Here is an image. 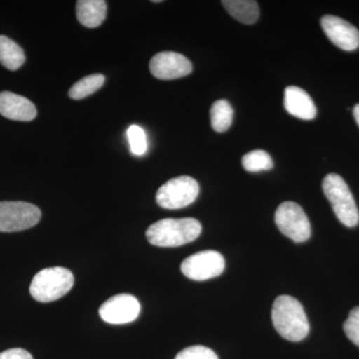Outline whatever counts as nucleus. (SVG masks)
I'll list each match as a JSON object with an SVG mask.
<instances>
[{
  "instance_id": "1",
  "label": "nucleus",
  "mask_w": 359,
  "mask_h": 359,
  "mask_svg": "<svg viewBox=\"0 0 359 359\" xmlns=\"http://www.w3.org/2000/svg\"><path fill=\"white\" fill-rule=\"evenodd\" d=\"M276 332L290 341H301L309 332V323L301 302L290 295L276 297L271 309Z\"/></svg>"
},
{
  "instance_id": "2",
  "label": "nucleus",
  "mask_w": 359,
  "mask_h": 359,
  "mask_svg": "<svg viewBox=\"0 0 359 359\" xmlns=\"http://www.w3.org/2000/svg\"><path fill=\"white\" fill-rule=\"evenodd\" d=\"M201 233L202 226L198 219H163L149 226L146 237L156 247L175 248L193 242Z\"/></svg>"
},
{
  "instance_id": "3",
  "label": "nucleus",
  "mask_w": 359,
  "mask_h": 359,
  "mask_svg": "<svg viewBox=\"0 0 359 359\" xmlns=\"http://www.w3.org/2000/svg\"><path fill=\"white\" fill-rule=\"evenodd\" d=\"M323 190L340 223L347 228L358 226V208L346 181L339 175L328 174L323 179Z\"/></svg>"
},
{
  "instance_id": "4",
  "label": "nucleus",
  "mask_w": 359,
  "mask_h": 359,
  "mask_svg": "<svg viewBox=\"0 0 359 359\" xmlns=\"http://www.w3.org/2000/svg\"><path fill=\"white\" fill-rule=\"evenodd\" d=\"M74 285V276L69 269L54 266L42 269L33 278L30 294L35 301L51 302L65 297Z\"/></svg>"
},
{
  "instance_id": "5",
  "label": "nucleus",
  "mask_w": 359,
  "mask_h": 359,
  "mask_svg": "<svg viewBox=\"0 0 359 359\" xmlns=\"http://www.w3.org/2000/svg\"><path fill=\"white\" fill-rule=\"evenodd\" d=\"M199 193V184L195 179L189 176L177 177L160 187L156 201L164 209H183L193 204Z\"/></svg>"
},
{
  "instance_id": "6",
  "label": "nucleus",
  "mask_w": 359,
  "mask_h": 359,
  "mask_svg": "<svg viewBox=\"0 0 359 359\" xmlns=\"http://www.w3.org/2000/svg\"><path fill=\"white\" fill-rule=\"evenodd\" d=\"M278 230L295 243H304L311 238V226L302 208L294 202H283L275 215Z\"/></svg>"
},
{
  "instance_id": "7",
  "label": "nucleus",
  "mask_w": 359,
  "mask_h": 359,
  "mask_svg": "<svg viewBox=\"0 0 359 359\" xmlns=\"http://www.w3.org/2000/svg\"><path fill=\"white\" fill-rule=\"evenodd\" d=\"M41 211L26 202H0V231L14 233L32 228L39 223Z\"/></svg>"
},
{
  "instance_id": "8",
  "label": "nucleus",
  "mask_w": 359,
  "mask_h": 359,
  "mask_svg": "<svg viewBox=\"0 0 359 359\" xmlns=\"http://www.w3.org/2000/svg\"><path fill=\"white\" fill-rule=\"evenodd\" d=\"M224 266V257L219 252L203 250L184 259L181 271L190 280L203 282L221 275Z\"/></svg>"
},
{
  "instance_id": "9",
  "label": "nucleus",
  "mask_w": 359,
  "mask_h": 359,
  "mask_svg": "<svg viewBox=\"0 0 359 359\" xmlns=\"http://www.w3.org/2000/svg\"><path fill=\"white\" fill-rule=\"evenodd\" d=\"M141 304L133 295L121 294L110 297L99 309V314L110 325H126L138 318Z\"/></svg>"
},
{
  "instance_id": "10",
  "label": "nucleus",
  "mask_w": 359,
  "mask_h": 359,
  "mask_svg": "<svg viewBox=\"0 0 359 359\" xmlns=\"http://www.w3.org/2000/svg\"><path fill=\"white\" fill-rule=\"evenodd\" d=\"M153 76L160 80H173L185 77L193 71L192 63L177 52L164 51L156 54L150 61Z\"/></svg>"
},
{
  "instance_id": "11",
  "label": "nucleus",
  "mask_w": 359,
  "mask_h": 359,
  "mask_svg": "<svg viewBox=\"0 0 359 359\" xmlns=\"http://www.w3.org/2000/svg\"><path fill=\"white\" fill-rule=\"evenodd\" d=\"M321 27L328 39L344 51H354L359 47L358 28L346 20L334 15H325L321 18Z\"/></svg>"
},
{
  "instance_id": "12",
  "label": "nucleus",
  "mask_w": 359,
  "mask_h": 359,
  "mask_svg": "<svg viewBox=\"0 0 359 359\" xmlns=\"http://www.w3.org/2000/svg\"><path fill=\"white\" fill-rule=\"evenodd\" d=\"M0 114L14 121H32L37 115L36 107L25 97L13 92L0 93Z\"/></svg>"
},
{
  "instance_id": "13",
  "label": "nucleus",
  "mask_w": 359,
  "mask_h": 359,
  "mask_svg": "<svg viewBox=\"0 0 359 359\" xmlns=\"http://www.w3.org/2000/svg\"><path fill=\"white\" fill-rule=\"evenodd\" d=\"M285 108L287 113L302 120H313L316 107L311 97L304 89L289 86L285 90Z\"/></svg>"
},
{
  "instance_id": "14",
  "label": "nucleus",
  "mask_w": 359,
  "mask_h": 359,
  "mask_svg": "<svg viewBox=\"0 0 359 359\" xmlns=\"http://www.w3.org/2000/svg\"><path fill=\"white\" fill-rule=\"evenodd\" d=\"M78 21L85 27L100 26L107 15V4L104 0H80L76 4Z\"/></svg>"
},
{
  "instance_id": "15",
  "label": "nucleus",
  "mask_w": 359,
  "mask_h": 359,
  "mask_svg": "<svg viewBox=\"0 0 359 359\" xmlns=\"http://www.w3.org/2000/svg\"><path fill=\"white\" fill-rule=\"evenodd\" d=\"M226 11L235 20L244 25H254L259 18V7L252 0H224L222 1Z\"/></svg>"
},
{
  "instance_id": "16",
  "label": "nucleus",
  "mask_w": 359,
  "mask_h": 359,
  "mask_svg": "<svg viewBox=\"0 0 359 359\" xmlns=\"http://www.w3.org/2000/svg\"><path fill=\"white\" fill-rule=\"evenodd\" d=\"M25 62L23 49L13 40L0 35V63L9 70H18Z\"/></svg>"
},
{
  "instance_id": "17",
  "label": "nucleus",
  "mask_w": 359,
  "mask_h": 359,
  "mask_svg": "<svg viewBox=\"0 0 359 359\" xmlns=\"http://www.w3.org/2000/svg\"><path fill=\"white\" fill-rule=\"evenodd\" d=\"M210 116L212 129L218 133H223L230 128L233 123V107L228 101L222 99L212 104Z\"/></svg>"
},
{
  "instance_id": "18",
  "label": "nucleus",
  "mask_w": 359,
  "mask_h": 359,
  "mask_svg": "<svg viewBox=\"0 0 359 359\" xmlns=\"http://www.w3.org/2000/svg\"><path fill=\"white\" fill-rule=\"evenodd\" d=\"M105 82V76L102 74H92L82 78L73 85L69 90V97L73 100H81L101 88Z\"/></svg>"
},
{
  "instance_id": "19",
  "label": "nucleus",
  "mask_w": 359,
  "mask_h": 359,
  "mask_svg": "<svg viewBox=\"0 0 359 359\" xmlns=\"http://www.w3.org/2000/svg\"><path fill=\"white\" fill-rule=\"evenodd\" d=\"M242 165L245 171L257 173L273 169V161L266 151L255 150L243 157Z\"/></svg>"
},
{
  "instance_id": "20",
  "label": "nucleus",
  "mask_w": 359,
  "mask_h": 359,
  "mask_svg": "<svg viewBox=\"0 0 359 359\" xmlns=\"http://www.w3.org/2000/svg\"><path fill=\"white\" fill-rule=\"evenodd\" d=\"M127 137L131 147L132 153L136 156L145 154L147 151V138L145 132L141 127L137 125H132L127 130Z\"/></svg>"
},
{
  "instance_id": "21",
  "label": "nucleus",
  "mask_w": 359,
  "mask_h": 359,
  "mask_svg": "<svg viewBox=\"0 0 359 359\" xmlns=\"http://www.w3.org/2000/svg\"><path fill=\"white\" fill-rule=\"evenodd\" d=\"M175 359H219L218 355L208 347L195 346L187 347L177 354Z\"/></svg>"
},
{
  "instance_id": "22",
  "label": "nucleus",
  "mask_w": 359,
  "mask_h": 359,
  "mask_svg": "<svg viewBox=\"0 0 359 359\" xmlns=\"http://www.w3.org/2000/svg\"><path fill=\"white\" fill-rule=\"evenodd\" d=\"M344 330L346 337L359 347V306L351 309L344 321Z\"/></svg>"
},
{
  "instance_id": "23",
  "label": "nucleus",
  "mask_w": 359,
  "mask_h": 359,
  "mask_svg": "<svg viewBox=\"0 0 359 359\" xmlns=\"http://www.w3.org/2000/svg\"><path fill=\"white\" fill-rule=\"evenodd\" d=\"M0 359H33L32 354L22 348L7 349L0 353Z\"/></svg>"
},
{
  "instance_id": "24",
  "label": "nucleus",
  "mask_w": 359,
  "mask_h": 359,
  "mask_svg": "<svg viewBox=\"0 0 359 359\" xmlns=\"http://www.w3.org/2000/svg\"><path fill=\"white\" fill-rule=\"evenodd\" d=\"M353 116H354V119H355V121H356V123H358V125L359 126V104H356V105L354 106Z\"/></svg>"
}]
</instances>
